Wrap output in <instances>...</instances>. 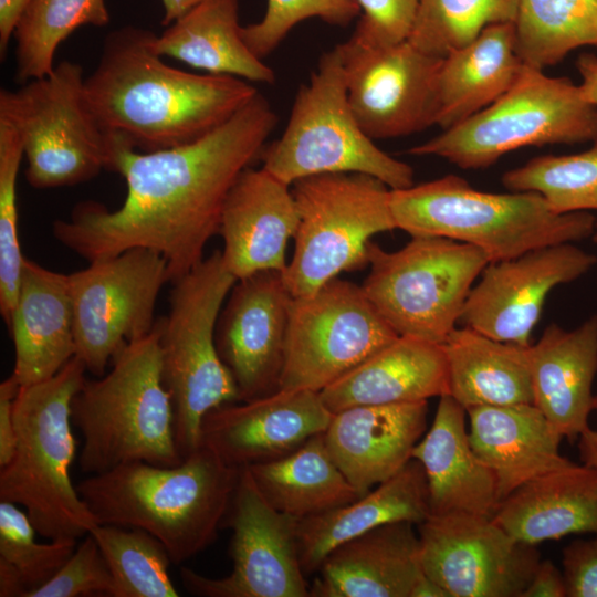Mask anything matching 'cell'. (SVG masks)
Segmentation results:
<instances>
[{
  "instance_id": "obj_20",
  "label": "cell",
  "mask_w": 597,
  "mask_h": 597,
  "mask_svg": "<svg viewBox=\"0 0 597 597\" xmlns=\"http://www.w3.org/2000/svg\"><path fill=\"white\" fill-rule=\"evenodd\" d=\"M239 402L210 410L200 429V444L238 469L289 454L324 432L333 417L320 392L307 389L280 388Z\"/></svg>"
},
{
  "instance_id": "obj_17",
  "label": "cell",
  "mask_w": 597,
  "mask_h": 597,
  "mask_svg": "<svg viewBox=\"0 0 597 597\" xmlns=\"http://www.w3.org/2000/svg\"><path fill=\"white\" fill-rule=\"evenodd\" d=\"M336 46L348 104L370 139L398 138L436 125L441 57L422 52L408 40L374 46L350 35Z\"/></svg>"
},
{
  "instance_id": "obj_14",
  "label": "cell",
  "mask_w": 597,
  "mask_h": 597,
  "mask_svg": "<svg viewBox=\"0 0 597 597\" xmlns=\"http://www.w3.org/2000/svg\"><path fill=\"white\" fill-rule=\"evenodd\" d=\"M170 282L159 253L133 248L69 274L75 356L96 377L129 343L149 334L163 286Z\"/></svg>"
},
{
  "instance_id": "obj_42",
  "label": "cell",
  "mask_w": 597,
  "mask_h": 597,
  "mask_svg": "<svg viewBox=\"0 0 597 597\" xmlns=\"http://www.w3.org/2000/svg\"><path fill=\"white\" fill-rule=\"evenodd\" d=\"M360 13L355 0H268L262 20L242 27L241 34L249 49L262 60L304 20L318 18L332 25L346 27Z\"/></svg>"
},
{
  "instance_id": "obj_16",
  "label": "cell",
  "mask_w": 597,
  "mask_h": 597,
  "mask_svg": "<svg viewBox=\"0 0 597 597\" xmlns=\"http://www.w3.org/2000/svg\"><path fill=\"white\" fill-rule=\"evenodd\" d=\"M418 535L422 570L449 597H521L541 562L536 545L481 515L430 514Z\"/></svg>"
},
{
  "instance_id": "obj_32",
  "label": "cell",
  "mask_w": 597,
  "mask_h": 597,
  "mask_svg": "<svg viewBox=\"0 0 597 597\" xmlns=\"http://www.w3.org/2000/svg\"><path fill=\"white\" fill-rule=\"evenodd\" d=\"M241 29L238 0H205L156 35L154 46L209 74L273 84L274 71L249 49Z\"/></svg>"
},
{
  "instance_id": "obj_10",
  "label": "cell",
  "mask_w": 597,
  "mask_h": 597,
  "mask_svg": "<svg viewBox=\"0 0 597 597\" xmlns=\"http://www.w3.org/2000/svg\"><path fill=\"white\" fill-rule=\"evenodd\" d=\"M291 189L298 224L283 277L293 296L313 293L343 272L365 268L370 238L397 229L391 189L373 176L320 174L294 181Z\"/></svg>"
},
{
  "instance_id": "obj_15",
  "label": "cell",
  "mask_w": 597,
  "mask_h": 597,
  "mask_svg": "<svg viewBox=\"0 0 597 597\" xmlns=\"http://www.w3.org/2000/svg\"><path fill=\"white\" fill-rule=\"evenodd\" d=\"M298 520L274 507L250 470L240 469L222 528L231 530L232 570L210 578L180 568L184 587L202 597H308L297 552Z\"/></svg>"
},
{
  "instance_id": "obj_29",
  "label": "cell",
  "mask_w": 597,
  "mask_h": 597,
  "mask_svg": "<svg viewBox=\"0 0 597 597\" xmlns=\"http://www.w3.org/2000/svg\"><path fill=\"white\" fill-rule=\"evenodd\" d=\"M430 514L426 474L411 458L396 474L353 502L298 520L297 552L303 572L306 576L316 573L333 548L355 536L395 522L419 525Z\"/></svg>"
},
{
  "instance_id": "obj_48",
  "label": "cell",
  "mask_w": 597,
  "mask_h": 597,
  "mask_svg": "<svg viewBox=\"0 0 597 597\" xmlns=\"http://www.w3.org/2000/svg\"><path fill=\"white\" fill-rule=\"evenodd\" d=\"M32 0H0V59L4 60L17 24Z\"/></svg>"
},
{
  "instance_id": "obj_44",
  "label": "cell",
  "mask_w": 597,
  "mask_h": 597,
  "mask_svg": "<svg viewBox=\"0 0 597 597\" xmlns=\"http://www.w3.org/2000/svg\"><path fill=\"white\" fill-rule=\"evenodd\" d=\"M355 1L362 13L353 38L374 46H389L408 40L419 0Z\"/></svg>"
},
{
  "instance_id": "obj_28",
  "label": "cell",
  "mask_w": 597,
  "mask_h": 597,
  "mask_svg": "<svg viewBox=\"0 0 597 597\" xmlns=\"http://www.w3.org/2000/svg\"><path fill=\"white\" fill-rule=\"evenodd\" d=\"M449 394L442 344L398 336L320 391L335 413L356 406L428 401Z\"/></svg>"
},
{
  "instance_id": "obj_3",
  "label": "cell",
  "mask_w": 597,
  "mask_h": 597,
  "mask_svg": "<svg viewBox=\"0 0 597 597\" xmlns=\"http://www.w3.org/2000/svg\"><path fill=\"white\" fill-rule=\"evenodd\" d=\"M239 473L200 444L176 465L125 463L88 474L76 489L98 524L148 532L178 565L217 540Z\"/></svg>"
},
{
  "instance_id": "obj_40",
  "label": "cell",
  "mask_w": 597,
  "mask_h": 597,
  "mask_svg": "<svg viewBox=\"0 0 597 597\" xmlns=\"http://www.w3.org/2000/svg\"><path fill=\"white\" fill-rule=\"evenodd\" d=\"M34 528L21 506L0 501V559L12 565L27 588V596L48 583L72 556L77 538L36 542Z\"/></svg>"
},
{
  "instance_id": "obj_50",
  "label": "cell",
  "mask_w": 597,
  "mask_h": 597,
  "mask_svg": "<svg viewBox=\"0 0 597 597\" xmlns=\"http://www.w3.org/2000/svg\"><path fill=\"white\" fill-rule=\"evenodd\" d=\"M24 587L15 568L3 559H0V597H25Z\"/></svg>"
},
{
  "instance_id": "obj_7",
  "label": "cell",
  "mask_w": 597,
  "mask_h": 597,
  "mask_svg": "<svg viewBox=\"0 0 597 597\" xmlns=\"http://www.w3.org/2000/svg\"><path fill=\"white\" fill-rule=\"evenodd\" d=\"M235 282L221 250H216L171 283L168 314L158 318L163 380L171 398L182 459L200 446L205 416L239 401L216 345L217 321Z\"/></svg>"
},
{
  "instance_id": "obj_30",
  "label": "cell",
  "mask_w": 597,
  "mask_h": 597,
  "mask_svg": "<svg viewBox=\"0 0 597 597\" xmlns=\"http://www.w3.org/2000/svg\"><path fill=\"white\" fill-rule=\"evenodd\" d=\"M492 520L532 545L570 534L597 535V470L572 462L535 478L504 498Z\"/></svg>"
},
{
  "instance_id": "obj_12",
  "label": "cell",
  "mask_w": 597,
  "mask_h": 597,
  "mask_svg": "<svg viewBox=\"0 0 597 597\" xmlns=\"http://www.w3.org/2000/svg\"><path fill=\"white\" fill-rule=\"evenodd\" d=\"M81 64L62 61L17 90L1 88L0 118L18 132L35 189L75 186L113 169L108 138L86 108Z\"/></svg>"
},
{
  "instance_id": "obj_5",
  "label": "cell",
  "mask_w": 597,
  "mask_h": 597,
  "mask_svg": "<svg viewBox=\"0 0 597 597\" xmlns=\"http://www.w3.org/2000/svg\"><path fill=\"white\" fill-rule=\"evenodd\" d=\"M86 371L74 356L53 377L20 387L14 402L17 446L0 468V501L21 506L46 540H78L98 524L70 472L76 452L71 405Z\"/></svg>"
},
{
  "instance_id": "obj_35",
  "label": "cell",
  "mask_w": 597,
  "mask_h": 597,
  "mask_svg": "<svg viewBox=\"0 0 597 597\" xmlns=\"http://www.w3.org/2000/svg\"><path fill=\"white\" fill-rule=\"evenodd\" d=\"M515 51L544 70L582 46H597V0H517Z\"/></svg>"
},
{
  "instance_id": "obj_46",
  "label": "cell",
  "mask_w": 597,
  "mask_h": 597,
  "mask_svg": "<svg viewBox=\"0 0 597 597\" xmlns=\"http://www.w3.org/2000/svg\"><path fill=\"white\" fill-rule=\"evenodd\" d=\"M20 386L10 375L0 384V468L12 459L17 446L14 402Z\"/></svg>"
},
{
  "instance_id": "obj_19",
  "label": "cell",
  "mask_w": 597,
  "mask_h": 597,
  "mask_svg": "<svg viewBox=\"0 0 597 597\" xmlns=\"http://www.w3.org/2000/svg\"><path fill=\"white\" fill-rule=\"evenodd\" d=\"M292 300L283 272L274 270L237 280L227 296L217 321L216 345L239 401L280 389Z\"/></svg>"
},
{
  "instance_id": "obj_43",
  "label": "cell",
  "mask_w": 597,
  "mask_h": 597,
  "mask_svg": "<svg viewBox=\"0 0 597 597\" xmlns=\"http://www.w3.org/2000/svg\"><path fill=\"white\" fill-rule=\"evenodd\" d=\"M115 585L95 538L88 533L60 570L29 597H114Z\"/></svg>"
},
{
  "instance_id": "obj_34",
  "label": "cell",
  "mask_w": 597,
  "mask_h": 597,
  "mask_svg": "<svg viewBox=\"0 0 597 597\" xmlns=\"http://www.w3.org/2000/svg\"><path fill=\"white\" fill-rule=\"evenodd\" d=\"M323 433L311 437L284 457L247 467L268 501L297 520L360 496L331 455Z\"/></svg>"
},
{
  "instance_id": "obj_18",
  "label": "cell",
  "mask_w": 597,
  "mask_h": 597,
  "mask_svg": "<svg viewBox=\"0 0 597 597\" xmlns=\"http://www.w3.org/2000/svg\"><path fill=\"white\" fill-rule=\"evenodd\" d=\"M596 263V255L573 243L489 262L470 291L459 323L494 339L527 347L553 289L579 279Z\"/></svg>"
},
{
  "instance_id": "obj_45",
  "label": "cell",
  "mask_w": 597,
  "mask_h": 597,
  "mask_svg": "<svg viewBox=\"0 0 597 597\" xmlns=\"http://www.w3.org/2000/svg\"><path fill=\"white\" fill-rule=\"evenodd\" d=\"M562 564L566 597H597V535L565 546Z\"/></svg>"
},
{
  "instance_id": "obj_22",
  "label": "cell",
  "mask_w": 597,
  "mask_h": 597,
  "mask_svg": "<svg viewBox=\"0 0 597 597\" xmlns=\"http://www.w3.org/2000/svg\"><path fill=\"white\" fill-rule=\"evenodd\" d=\"M428 401L356 406L333 413L324 440L348 482L364 495L411 459L427 426Z\"/></svg>"
},
{
  "instance_id": "obj_11",
  "label": "cell",
  "mask_w": 597,
  "mask_h": 597,
  "mask_svg": "<svg viewBox=\"0 0 597 597\" xmlns=\"http://www.w3.org/2000/svg\"><path fill=\"white\" fill-rule=\"evenodd\" d=\"M488 263L480 249L443 237H411L397 251L370 241L362 287L399 336L443 344Z\"/></svg>"
},
{
  "instance_id": "obj_25",
  "label": "cell",
  "mask_w": 597,
  "mask_h": 597,
  "mask_svg": "<svg viewBox=\"0 0 597 597\" xmlns=\"http://www.w3.org/2000/svg\"><path fill=\"white\" fill-rule=\"evenodd\" d=\"M533 404L564 438L577 440L594 410L597 315L574 329L552 323L527 347Z\"/></svg>"
},
{
  "instance_id": "obj_52",
  "label": "cell",
  "mask_w": 597,
  "mask_h": 597,
  "mask_svg": "<svg viewBox=\"0 0 597 597\" xmlns=\"http://www.w3.org/2000/svg\"><path fill=\"white\" fill-rule=\"evenodd\" d=\"M203 1L205 0H161L164 15L160 23L165 27L170 25Z\"/></svg>"
},
{
  "instance_id": "obj_26",
  "label": "cell",
  "mask_w": 597,
  "mask_h": 597,
  "mask_svg": "<svg viewBox=\"0 0 597 597\" xmlns=\"http://www.w3.org/2000/svg\"><path fill=\"white\" fill-rule=\"evenodd\" d=\"M467 410L450 395L439 397L430 429L411 458L426 474L431 514L469 513L492 519L499 504L493 472L473 451Z\"/></svg>"
},
{
  "instance_id": "obj_27",
  "label": "cell",
  "mask_w": 597,
  "mask_h": 597,
  "mask_svg": "<svg viewBox=\"0 0 597 597\" xmlns=\"http://www.w3.org/2000/svg\"><path fill=\"white\" fill-rule=\"evenodd\" d=\"M469 440L493 472L500 502L522 484L567 467L562 436L534 404L482 406L467 410Z\"/></svg>"
},
{
  "instance_id": "obj_9",
  "label": "cell",
  "mask_w": 597,
  "mask_h": 597,
  "mask_svg": "<svg viewBox=\"0 0 597 597\" xmlns=\"http://www.w3.org/2000/svg\"><path fill=\"white\" fill-rule=\"evenodd\" d=\"M260 158L290 186L328 172L366 174L392 190L415 185L413 169L378 148L357 123L337 46L321 56L308 83L300 86L283 134Z\"/></svg>"
},
{
  "instance_id": "obj_13",
  "label": "cell",
  "mask_w": 597,
  "mask_h": 597,
  "mask_svg": "<svg viewBox=\"0 0 597 597\" xmlns=\"http://www.w3.org/2000/svg\"><path fill=\"white\" fill-rule=\"evenodd\" d=\"M398 336L362 285L335 277L293 296L280 388L320 392Z\"/></svg>"
},
{
  "instance_id": "obj_8",
  "label": "cell",
  "mask_w": 597,
  "mask_h": 597,
  "mask_svg": "<svg viewBox=\"0 0 597 597\" xmlns=\"http://www.w3.org/2000/svg\"><path fill=\"white\" fill-rule=\"evenodd\" d=\"M596 139L597 107L583 98L579 86L524 64L499 100L408 153L482 169L519 148Z\"/></svg>"
},
{
  "instance_id": "obj_39",
  "label": "cell",
  "mask_w": 597,
  "mask_h": 597,
  "mask_svg": "<svg viewBox=\"0 0 597 597\" xmlns=\"http://www.w3.org/2000/svg\"><path fill=\"white\" fill-rule=\"evenodd\" d=\"M517 0H419L408 41L443 59L492 24L515 21Z\"/></svg>"
},
{
  "instance_id": "obj_41",
  "label": "cell",
  "mask_w": 597,
  "mask_h": 597,
  "mask_svg": "<svg viewBox=\"0 0 597 597\" xmlns=\"http://www.w3.org/2000/svg\"><path fill=\"white\" fill-rule=\"evenodd\" d=\"M24 150L14 127L0 118V313L9 326L22 268L18 234L17 180Z\"/></svg>"
},
{
  "instance_id": "obj_24",
  "label": "cell",
  "mask_w": 597,
  "mask_h": 597,
  "mask_svg": "<svg viewBox=\"0 0 597 597\" xmlns=\"http://www.w3.org/2000/svg\"><path fill=\"white\" fill-rule=\"evenodd\" d=\"M20 387L44 381L74 356V317L69 274L25 258L17 302L9 323Z\"/></svg>"
},
{
  "instance_id": "obj_54",
  "label": "cell",
  "mask_w": 597,
  "mask_h": 597,
  "mask_svg": "<svg viewBox=\"0 0 597 597\" xmlns=\"http://www.w3.org/2000/svg\"><path fill=\"white\" fill-rule=\"evenodd\" d=\"M591 237H593L594 242L597 243V223H596V230Z\"/></svg>"
},
{
  "instance_id": "obj_36",
  "label": "cell",
  "mask_w": 597,
  "mask_h": 597,
  "mask_svg": "<svg viewBox=\"0 0 597 597\" xmlns=\"http://www.w3.org/2000/svg\"><path fill=\"white\" fill-rule=\"evenodd\" d=\"M108 23L105 0H32L13 33L17 81L50 74L57 48L80 27Z\"/></svg>"
},
{
  "instance_id": "obj_33",
  "label": "cell",
  "mask_w": 597,
  "mask_h": 597,
  "mask_svg": "<svg viewBox=\"0 0 597 597\" xmlns=\"http://www.w3.org/2000/svg\"><path fill=\"white\" fill-rule=\"evenodd\" d=\"M449 394L465 410L533 404L527 347L455 327L442 344Z\"/></svg>"
},
{
  "instance_id": "obj_47",
  "label": "cell",
  "mask_w": 597,
  "mask_h": 597,
  "mask_svg": "<svg viewBox=\"0 0 597 597\" xmlns=\"http://www.w3.org/2000/svg\"><path fill=\"white\" fill-rule=\"evenodd\" d=\"M521 597H566L563 572L551 561L541 559Z\"/></svg>"
},
{
  "instance_id": "obj_38",
  "label": "cell",
  "mask_w": 597,
  "mask_h": 597,
  "mask_svg": "<svg viewBox=\"0 0 597 597\" xmlns=\"http://www.w3.org/2000/svg\"><path fill=\"white\" fill-rule=\"evenodd\" d=\"M501 181L510 191L541 195L558 214L597 210V139L579 154L535 157L504 172Z\"/></svg>"
},
{
  "instance_id": "obj_6",
  "label": "cell",
  "mask_w": 597,
  "mask_h": 597,
  "mask_svg": "<svg viewBox=\"0 0 597 597\" xmlns=\"http://www.w3.org/2000/svg\"><path fill=\"white\" fill-rule=\"evenodd\" d=\"M390 207L397 229L471 244L489 262L582 241L594 234L597 223L588 211L553 212L536 192L480 191L455 175L391 189Z\"/></svg>"
},
{
  "instance_id": "obj_21",
  "label": "cell",
  "mask_w": 597,
  "mask_h": 597,
  "mask_svg": "<svg viewBox=\"0 0 597 597\" xmlns=\"http://www.w3.org/2000/svg\"><path fill=\"white\" fill-rule=\"evenodd\" d=\"M298 212L291 186L265 168L244 169L231 188L221 217L222 258L237 280L287 265Z\"/></svg>"
},
{
  "instance_id": "obj_37",
  "label": "cell",
  "mask_w": 597,
  "mask_h": 597,
  "mask_svg": "<svg viewBox=\"0 0 597 597\" xmlns=\"http://www.w3.org/2000/svg\"><path fill=\"white\" fill-rule=\"evenodd\" d=\"M90 534L112 573L114 597L179 596L169 576V553L155 536L140 528L113 524H97Z\"/></svg>"
},
{
  "instance_id": "obj_53",
  "label": "cell",
  "mask_w": 597,
  "mask_h": 597,
  "mask_svg": "<svg viewBox=\"0 0 597 597\" xmlns=\"http://www.w3.org/2000/svg\"><path fill=\"white\" fill-rule=\"evenodd\" d=\"M410 597H449L448 593L425 573L415 583Z\"/></svg>"
},
{
  "instance_id": "obj_2",
  "label": "cell",
  "mask_w": 597,
  "mask_h": 597,
  "mask_svg": "<svg viewBox=\"0 0 597 597\" xmlns=\"http://www.w3.org/2000/svg\"><path fill=\"white\" fill-rule=\"evenodd\" d=\"M156 35L134 25L113 30L84 78V103L111 146L149 153L192 143L259 92L240 77L172 67L155 51Z\"/></svg>"
},
{
  "instance_id": "obj_49",
  "label": "cell",
  "mask_w": 597,
  "mask_h": 597,
  "mask_svg": "<svg viewBox=\"0 0 597 597\" xmlns=\"http://www.w3.org/2000/svg\"><path fill=\"white\" fill-rule=\"evenodd\" d=\"M577 70L582 77L578 85L583 98L597 107V56L584 53L577 60Z\"/></svg>"
},
{
  "instance_id": "obj_23",
  "label": "cell",
  "mask_w": 597,
  "mask_h": 597,
  "mask_svg": "<svg viewBox=\"0 0 597 597\" xmlns=\"http://www.w3.org/2000/svg\"><path fill=\"white\" fill-rule=\"evenodd\" d=\"M415 524H385L333 548L308 597H410L423 573Z\"/></svg>"
},
{
  "instance_id": "obj_31",
  "label": "cell",
  "mask_w": 597,
  "mask_h": 597,
  "mask_svg": "<svg viewBox=\"0 0 597 597\" xmlns=\"http://www.w3.org/2000/svg\"><path fill=\"white\" fill-rule=\"evenodd\" d=\"M514 23L486 27L442 59L437 78L436 125L446 130L499 100L519 77Z\"/></svg>"
},
{
  "instance_id": "obj_51",
  "label": "cell",
  "mask_w": 597,
  "mask_h": 597,
  "mask_svg": "<svg viewBox=\"0 0 597 597\" xmlns=\"http://www.w3.org/2000/svg\"><path fill=\"white\" fill-rule=\"evenodd\" d=\"M594 410L597 411V396L594 397ZM579 457L584 464L597 470V429H585L578 438Z\"/></svg>"
},
{
  "instance_id": "obj_4",
  "label": "cell",
  "mask_w": 597,
  "mask_h": 597,
  "mask_svg": "<svg viewBox=\"0 0 597 597\" xmlns=\"http://www.w3.org/2000/svg\"><path fill=\"white\" fill-rule=\"evenodd\" d=\"M159 323L127 344L107 374L86 378L71 405L72 425L82 436L80 469L96 474L143 461L176 465L174 408L164 384Z\"/></svg>"
},
{
  "instance_id": "obj_1",
  "label": "cell",
  "mask_w": 597,
  "mask_h": 597,
  "mask_svg": "<svg viewBox=\"0 0 597 597\" xmlns=\"http://www.w3.org/2000/svg\"><path fill=\"white\" fill-rule=\"evenodd\" d=\"M277 116L258 92L203 137L169 149L143 153L113 148V172L126 181L117 209L86 200L67 220L53 223L55 239L88 262L133 248L159 253L170 283L202 259L219 233L227 197L240 174L260 158Z\"/></svg>"
}]
</instances>
